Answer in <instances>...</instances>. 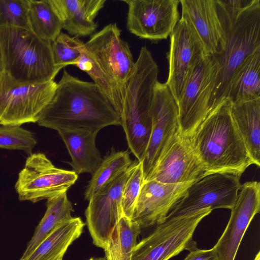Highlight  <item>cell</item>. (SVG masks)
Instances as JSON below:
<instances>
[{"label": "cell", "mask_w": 260, "mask_h": 260, "mask_svg": "<svg viewBox=\"0 0 260 260\" xmlns=\"http://www.w3.org/2000/svg\"><path fill=\"white\" fill-rule=\"evenodd\" d=\"M37 122L57 132L75 129L100 131L107 126L121 124L119 114L93 82L81 80L65 69Z\"/></svg>", "instance_id": "obj_1"}, {"label": "cell", "mask_w": 260, "mask_h": 260, "mask_svg": "<svg viewBox=\"0 0 260 260\" xmlns=\"http://www.w3.org/2000/svg\"><path fill=\"white\" fill-rule=\"evenodd\" d=\"M215 1L226 43L223 52L214 55L219 69L209 111L227 99L232 81L242 64L260 50V1Z\"/></svg>", "instance_id": "obj_2"}, {"label": "cell", "mask_w": 260, "mask_h": 260, "mask_svg": "<svg viewBox=\"0 0 260 260\" xmlns=\"http://www.w3.org/2000/svg\"><path fill=\"white\" fill-rule=\"evenodd\" d=\"M228 99L212 109L190 138L206 173L241 177L253 164L231 114Z\"/></svg>", "instance_id": "obj_3"}, {"label": "cell", "mask_w": 260, "mask_h": 260, "mask_svg": "<svg viewBox=\"0 0 260 260\" xmlns=\"http://www.w3.org/2000/svg\"><path fill=\"white\" fill-rule=\"evenodd\" d=\"M158 73L151 53L142 46L125 84L120 116L128 147L138 161L144 158L150 138L153 89Z\"/></svg>", "instance_id": "obj_4"}, {"label": "cell", "mask_w": 260, "mask_h": 260, "mask_svg": "<svg viewBox=\"0 0 260 260\" xmlns=\"http://www.w3.org/2000/svg\"><path fill=\"white\" fill-rule=\"evenodd\" d=\"M0 49L4 72L19 83L54 81L61 70L54 63L51 43L30 30L0 26Z\"/></svg>", "instance_id": "obj_5"}, {"label": "cell", "mask_w": 260, "mask_h": 260, "mask_svg": "<svg viewBox=\"0 0 260 260\" xmlns=\"http://www.w3.org/2000/svg\"><path fill=\"white\" fill-rule=\"evenodd\" d=\"M202 209L170 218L156 225L147 237L137 243L131 260H169L184 250L197 246L193 235L200 221L211 212Z\"/></svg>", "instance_id": "obj_6"}, {"label": "cell", "mask_w": 260, "mask_h": 260, "mask_svg": "<svg viewBox=\"0 0 260 260\" xmlns=\"http://www.w3.org/2000/svg\"><path fill=\"white\" fill-rule=\"evenodd\" d=\"M56 87L54 81L19 83L4 72L0 76V125L20 126L38 122Z\"/></svg>", "instance_id": "obj_7"}, {"label": "cell", "mask_w": 260, "mask_h": 260, "mask_svg": "<svg viewBox=\"0 0 260 260\" xmlns=\"http://www.w3.org/2000/svg\"><path fill=\"white\" fill-rule=\"evenodd\" d=\"M219 69L216 58L208 55L193 72L176 103L181 136L190 139L208 114Z\"/></svg>", "instance_id": "obj_8"}, {"label": "cell", "mask_w": 260, "mask_h": 260, "mask_svg": "<svg viewBox=\"0 0 260 260\" xmlns=\"http://www.w3.org/2000/svg\"><path fill=\"white\" fill-rule=\"evenodd\" d=\"M78 177L74 171L56 168L42 153L29 155L15 189L21 201L33 203L67 192Z\"/></svg>", "instance_id": "obj_9"}, {"label": "cell", "mask_w": 260, "mask_h": 260, "mask_svg": "<svg viewBox=\"0 0 260 260\" xmlns=\"http://www.w3.org/2000/svg\"><path fill=\"white\" fill-rule=\"evenodd\" d=\"M240 178L234 174L222 173L204 176L192 183L166 218L187 215L205 209L231 210L242 185Z\"/></svg>", "instance_id": "obj_10"}, {"label": "cell", "mask_w": 260, "mask_h": 260, "mask_svg": "<svg viewBox=\"0 0 260 260\" xmlns=\"http://www.w3.org/2000/svg\"><path fill=\"white\" fill-rule=\"evenodd\" d=\"M170 38L167 56L169 74L166 83L177 103L194 69L208 55L192 27L181 18Z\"/></svg>", "instance_id": "obj_11"}, {"label": "cell", "mask_w": 260, "mask_h": 260, "mask_svg": "<svg viewBox=\"0 0 260 260\" xmlns=\"http://www.w3.org/2000/svg\"><path fill=\"white\" fill-rule=\"evenodd\" d=\"M178 132L177 104L167 83L157 80L153 89L150 138L145 154L141 160L145 180Z\"/></svg>", "instance_id": "obj_12"}, {"label": "cell", "mask_w": 260, "mask_h": 260, "mask_svg": "<svg viewBox=\"0 0 260 260\" xmlns=\"http://www.w3.org/2000/svg\"><path fill=\"white\" fill-rule=\"evenodd\" d=\"M128 6L126 27L151 41L166 39L179 20L178 0H122Z\"/></svg>", "instance_id": "obj_13"}, {"label": "cell", "mask_w": 260, "mask_h": 260, "mask_svg": "<svg viewBox=\"0 0 260 260\" xmlns=\"http://www.w3.org/2000/svg\"><path fill=\"white\" fill-rule=\"evenodd\" d=\"M84 48L104 72L125 88L135 62L116 23H110L92 35Z\"/></svg>", "instance_id": "obj_14"}, {"label": "cell", "mask_w": 260, "mask_h": 260, "mask_svg": "<svg viewBox=\"0 0 260 260\" xmlns=\"http://www.w3.org/2000/svg\"><path fill=\"white\" fill-rule=\"evenodd\" d=\"M127 173V170L93 196L85 212L93 243L103 249L111 232L123 216L121 196Z\"/></svg>", "instance_id": "obj_15"}, {"label": "cell", "mask_w": 260, "mask_h": 260, "mask_svg": "<svg viewBox=\"0 0 260 260\" xmlns=\"http://www.w3.org/2000/svg\"><path fill=\"white\" fill-rule=\"evenodd\" d=\"M206 176L189 138L178 132L145 181L177 184L196 182Z\"/></svg>", "instance_id": "obj_16"}, {"label": "cell", "mask_w": 260, "mask_h": 260, "mask_svg": "<svg viewBox=\"0 0 260 260\" xmlns=\"http://www.w3.org/2000/svg\"><path fill=\"white\" fill-rule=\"evenodd\" d=\"M259 212L260 183L246 182L241 185L226 228L214 246L218 260H235L247 229Z\"/></svg>", "instance_id": "obj_17"}, {"label": "cell", "mask_w": 260, "mask_h": 260, "mask_svg": "<svg viewBox=\"0 0 260 260\" xmlns=\"http://www.w3.org/2000/svg\"><path fill=\"white\" fill-rule=\"evenodd\" d=\"M193 182L167 184L153 180L145 181L131 219L141 229L164 222Z\"/></svg>", "instance_id": "obj_18"}, {"label": "cell", "mask_w": 260, "mask_h": 260, "mask_svg": "<svg viewBox=\"0 0 260 260\" xmlns=\"http://www.w3.org/2000/svg\"><path fill=\"white\" fill-rule=\"evenodd\" d=\"M181 18L193 28L207 55H218L224 49L226 37L215 0H181Z\"/></svg>", "instance_id": "obj_19"}, {"label": "cell", "mask_w": 260, "mask_h": 260, "mask_svg": "<svg viewBox=\"0 0 260 260\" xmlns=\"http://www.w3.org/2000/svg\"><path fill=\"white\" fill-rule=\"evenodd\" d=\"M62 23V29L77 38L91 36L98 24L95 18L106 0H51Z\"/></svg>", "instance_id": "obj_20"}, {"label": "cell", "mask_w": 260, "mask_h": 260, "mask_svg": "<svg viewBox=\"0 0 260 260\" xmlns=\"http://www.w3.org/2000/svg\"><path fill=\"white\" fill-rule=\"evenodd\" d=\"M99 131L91 129L58 131L72 159L70 163L77 174H92L103 158L95 144Z\"/></svg>", "instance_id": "obj_21"}, {"label": "cell", "mask_w": 260, "mask_h": 260, "mask_svg": "<svg viewBox=\"0 0 260 260\" xmlns=\"http://www.w3.org/2000/svg\"><path fill=\"white\" fill-rule=\"evenodd\" d=\"M233 119L253 165L260 166V98L231 103Z\"/></svg>", "instance_id": "obj_22"}, {"label": "cell", "mask_w": 260, "mask_h": 260, "mask_svg": "<svg viewBox=\"0 0 260 260\" xmlns=\"http://www.w3.org/2000/svg\"><path fill=\"white\" fill-rule=\"evenodd\" d=\"M85 223L73 217L58 226L26 257L19 260H56L63 256L69 246L81 235Z\"/></svg>", "instance_id": "obj_23"}, {"label": "cell", "mask_w": 260, "mask_h": 260, "mask_svg": "<svg viewBox=\"0 0 260 260\" xmlns=\"http://www.w3.org/2000/svg\"><path fill=\"white\" fill-rule=\"evenodd\" d=\"M72 205L67 192L47 200L46 210L20 259L28 256L58 226L71 219Z\"/></svg>", "instance_id": "obj_24"}, {"label": "cell", "mask_w": 260, "mask_h": 260, "mask_svg": "<svg viewBox=\"0 0 260 260\" xmlns=\"http://www.w3.org/2000/svg\"><path fill=\"white\" fill-rule=\"evenodd\" d=\"M260 98V50L242 64L231 84L228 99L233 103Z\"/></svg>", "instance_id": "obj_25"}, {"label": "cell", "mask_w": 260, "mask_h": 260, "mask_svg": "<svg viewBox=\"0 0 260 260\" xmlns=\"http://www.w3.org/2000/svg\"><path fill=\"white\" fill-rule=\"evenodd\" d=\"M30 31L41 39L52 43L61 32L62 23L51 0H28Z\"/></svg>", "instance_id": "obj_26"}, {"label": "cell", "mask_w": 260, "mask_h": 260, "mask_svg": "<svg viewBox=\"0 0 260 260\" xmlns=\"http://www.w3.org/2000/svg\"><path fill=\"white\" fill-rule=\"evenodd\" d=\"M141 228L135 221L122 216L111 232L104 249L107 260H131Z\"/></svg>", "instance_id": "obj_27"}, {"label": "cell", "mask_w": 260, "mask_h": 260, "mask_svg": "<svg viewBox=\"0 0 260 260\" xmlns=\"http://www.w3.org/2000/svg\"><path fill=\"white\" fill-rule=\"evenodd\" d=\"M87 73L106 100L120 116L125 96L122 87L99 67L85 49L80 58L73 65Z\"/></svg>", "instance_id": "obj_28"}, {"label": "cell", "mask_w": 260, "mask_h": 260, "mask_svg": "<svg viewBox=\"0 0 260 260\" xmlns=\"http://www.w3.org/2000/svg\"><path fill=\"white\" fill-rule=\"evenodd\" d=\"M133 163L127 150L112 151L92 174L84 197L88 201L107 184L126 171Z\"/></svg>", "instance_id": "obj_29"}, {"label": "cell", "mask_w": 260, "mask_h": 260, "mask_svg": "<svg viewBox=\"0 0 260 260\" xmlns=\"http://www.w3.org/2000/svg\"><path fill=\"white\" fill-rule=\"evenodd\" d=\"M84 44L78 38L61 32L51 43L53 58L55 66L61 69L74 65L80 58Z\"/></svg>", "instance_id": "obj_30"}, {"label": "cell", "mask_w": 260, "mask_h": 260, "mask_svg": "<svg viewBox=\"0 0 260 260\" xmlns=\"http://www.w3.org/2000/svg\"><path fill=\"white\" fill-rule=\"evenodd\" d=\"M144 181L142 161L133 162L127 169V176L122 193L121 207L123 216L132 218L136 202Z\"/></svg>", "instance_id": "obj_31"}, {"label": "cell", "mask_w": 260, "mask_h": 260, "mask_svg": "<svg viewBox=\"0 0 260 260\" xmlns=\"http://www.w3.org/2000/svg\"><path fill=\"white\" fill-rule=\"evenodd\" d=\"M37 142L34 134L20 125L0 126V148L22 150L28 155Z\"/></svg>", "instance_id": "obj_32"}, {"label": "cell", "mask_w": 260, "mask_h": 260, "mask_svg": "<svg viewBox=\"0 0 260 260\" xmlns=\"http://www.w3.org/2000/svg\"><path fill=\"white\" fill-rule=\"evenodd\" d=\"M28 7V0H0V26H10L30 30Z\"/></svg>", "instance_id": "obj_33"}, {"label": "cell", "mask_w": 260, "mask_h": 260, "mask_svg": "<svg viewBox=\"0 0 260 260\" xmlns=\"http://www.w3.org/2000/svg\"><path fill=\"white\" fill-rule=\"evenodd\" d=\"M189 253L183 260H218V255L215 248L208 250H202L198 248L197 246L189 250Z\"/></svg>", "instance_id": "obj_34"}, {"label": "cell", "mask_w": 260, "mask_h": 260, "mask_svg": "<svg viewBox=\"0 0 260 260\" xmlns=\"http://www.w3.org/2000/svg\"><path fill=\"white\" fill-rule=\"evenodd\" d=\"M4 72V68L3 62V59L0 49V76Z\"/></svg>", "instance_id": "obj_35"}, {"label": "cell", "mask_w": 260, "mask_h": 260, "mask_svg": "<svg viewBox=\"0 0 260 260\" xmlns=\"http://www.w3.org/2000/svg\"><path fill=\"white\" fill-rule=\"evenodd\" d=\"M254 260H260V252L258 251L256 254Z\"/></svg>", "instance_id": "obj_36"}, {"label": "cell", "mask_w": 260, "mask_h": 260, "mask_svg": "<svg viewBox=\"0 0 260 260\" xmlns=\"http://www.w3.org/2000/svg\"><path fill=\"white\" fill-rule=\"evenodd\" d=\"M92 260H107V259L105 257H104L92 258Z\"/></svg>", "instance_id": "obj_37"}, {"label": "cell", "mask_w": 260, "mask_h": 260, "mask_svg": "<svg viewBox=\"0 0 260 260\" xmlns=\"http://www.w3.org/2000/svg\"><path fill=\"white\" fill-rule=\"evenodd\" d=\"M63 256H61L60 257H59L58 258H57V259L56 260H62V258H63Z\"/></svg>", "instance_id": "obj_38"}, {"label": "cell", "mask_w": 260, "mask_h": 260, "mask_svg": "<svg viewBox=\"0 0 260 260\" xmlns=\"http://www.w3.org/2000/svg\"><path fill=\"white\" fill-rule=\"evenodd\" d=\"M89 260H92V258H90Z\"/></svg>", "instance_id": "obj_39"}]
</instances>
